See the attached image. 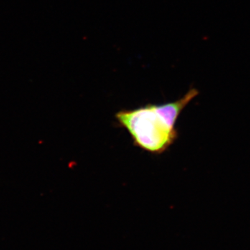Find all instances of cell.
Returning a JSON list of instances; mask_svg holds the SVG:
<instances>
[{
  "label": "cell",
  "instance_id": "1",
  "mask_svg": "<svg viewBox=\"0 0 250 250\" xmlns=\"http://www.w3.org/2000/svg\"><path fill=\"white\" fill-rule=\"evenodd\" d=\"M192 88L173 103L149 104L131 110H122L116 114L121 127L128 131L135 146L152 154H162L177 139L176 123L179 115L198 95Z\"/></svg>",
  "mask_w": 250,
  "mask_h": 250
}]
</instances>
